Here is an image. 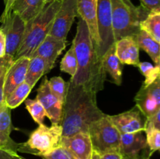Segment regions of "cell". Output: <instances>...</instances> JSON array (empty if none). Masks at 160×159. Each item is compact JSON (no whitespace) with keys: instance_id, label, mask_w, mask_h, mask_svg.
Here are the masks:
<instances>
[{"instance_id":"obj_13","label":"cell","mask_w":160,"mask_h":159,"mask_svg":"<svg viewBox=\"0 0 160 159\" xmlns=\"http://www.w3.org/2000/svg\"><path fill=\"white\" fill-rule=\"evenodd\" d=\"M36 99L41 103L52 125H59L62 115V104L52 94L48 86V80L44 78L37 90Z\"/></svg>"},{"instance_id":"obj_34","label":"cell","mask_w":160,"mask_h":159,"mask_svg":"<svg viewBox=\"0 0 160 159\" xmlns=\"http://www.w3.org/2000/svg\"><path fill=\"white\" fill-rule=\"evenodd\" d=\"M145 125H150L160 129V110L157 111L154 115L150 116L149 118H146Z\"/></svg>"},{"instance_id":"obj_17","label":"cell","mask_w":160,"mask_h":159,"mask_svg":"<svg viewBox=\"0 0 160 159\" xmlns=\"http://www.w3.org/2000/svg\"><path fill=\"white\" fill-rule=\"evenodd\" d=\"M140 48L138 44L136 35L126 36L115 42V52L122 64L138 65Z\"/></svg>"},{"instance_id":"obj_26","label":"cell","mask_w":160,"mask_h":159,"mask_svg":"<svg viewBox=\"0 0 160 159\" xmlns=\"http://www.w3.org/2000/svg\"><path fill=\"white\" fill-rule=\"evenodd\" d=\"M78 70V61L75 53L74 45L72 42L70 48L67 50L60 62V70L73 76Z\"/></svg>"},{"instance_id":"obj_8","label":"cell","mask_w":160,"mask_h":159,"mask_svg":"<svg viewBox=\"0 0 160 159\" xmlns=\"http://www.w3.org/2000/svg\"><path fill=\"white\" fill-rule=\"evenodd\" d=\"M97 24L100 40L98 55L102 59L107 50L116 42L112 26L110 0H97Z\"/></svg>"},{"instance_id":"obj_14","label":"cell","mask_w":160,"mask_h":159,"mask_svg":"<svg viewBox=\"0 0 160 159\" xmlns=\"http://www.w3.org/2000/svg\"><path fill=\"white\" fill-rule=\"evenodd\" d=\"M60 146L74 159H92L93 147L88 132H78L70 137H62Z\"/></svg>"},{"instance_id":"obj_15","label":"cell","mask_w":160,"mask_h":159,"mask_svg":"<svg viewBox=\"0 0 160 159\" xmlns=\"http://www.w3.org/2000/svg\"><path fill=\"white\" fill-rule=\"evenodd\" d=\"M29 61L30 59L28 57L19 58L15 59L6 70L3 84L4 100L10 94L14 89L25 81Z\"/></svg>"},{"instance_id":"obj_41","label":"cell","mask_w":160,"mask_h":159,"mask_svg":"<svg viewBox=\"0 0 160 159\" xmlns=\"http://www.w3.org/2000/svg\"><path fill=\"white\" fill-rule=\"evenodd\" d=\"M92 159H101V155H100V154H98V152H96L95 151H93Z\"/></svg>"},{"instance_id":"obj_35","label":"cell","mask_w":160,"mask_h":159,"mask_svg":"<svg viewBox=\"0 0 160 159\" xmlns=\"http://www.w3.org/2000/svg\"><path fill=\"white\" fill-rule=\"evenodd\" d=\"M152 155V154L150 152L149 149L147 148L135 155H123L122 159H150Z\"/></svg>"},{"instance_id":"obj_11","label":"cell","mask_w":160,"mask_h":159,"mask_svg":"<svg viewBox=\"0 0 160 159\" xmlns=\"http://www.w3.org/2000/svg\"><path fill=\"white\" fill-rule=\"evenodd\" d=\"M67 45V39H59L47 35L33 52L31 57L39 56L45 62V74L49 73L54 67L56 61Z\"/></svg>"},{"instance_id":"obj_39","label":"cell","mask_w":160,"mask_h":159,"mask_svg":"<svg viewBox=\"0 0 160 159\" xmlns=\"http://www.w3.org/2000/svg\"><path fill=\"white\" fill-rule=\"evenodd\" d=\"M16 0H4V2H5V9L4 11H3L1 17H5L6 14L9 13V12L10 11L11 7H12V4L14 3Z\"/></svg>"},{"instance_id":"obj_3","label":"cell","mask_w":160,"mask_h":159,"mask_svg":"<svg viewBox=\"0 0 160 159\" xmlns=\"http://www.w3.org/2000/svg\"><path fill=\"white\" fill-rule=\"evenodd\" d=\"M60 4L59 1L47 3L34 18L27 23L24 36L16 54L15 59L20 57L31 58L37 47L49 34L53 20Z\"/></svg>"},{"instance_id":"obj_23","label":"cell","mask_w":160,"mask_h":159,"mask_svg":"<svg viewBox=\"0 0 160 159\" xmlns=\"http://www.w3.org/2000/svg\"><path fill=\"white\" fill-rule=\"evenodd\" d=\"M45 74V65L43 59L39 56L30 58L29 64L27 70L25 81L31 87H34L38 81Z\"/></svg>"},{"instance_id":"obj_9","label":"cell","mask_w":160,"mask_h":159,"mask_svg":"<svg viewBox=\"0 0 160 159\" xmlns=\"http://www.w3.org/2000/svg\"><path fill=\"white\" fill-rule=\"evenodd\" d=\"M77 17H78L77 0H62L48 34L56 38L67 39Z\"/></svg>"},{"instance_id":"obj_25","label":"cell","mask_w":160,"mask_h":159,"mask_svg":"<svg viewBox=\"0 0 160 159\" xmlns=\"http://www.w3.org/2000/svg\"><path fill=\"white\" fill-rule=\"evenodd\" d=\"M31 90L32 87L26 82H23L17 88L14 89L10 94L4 100L5 104L10 109L18 107L23 103V101L26 100Z\"/></svg>"},{"instance_id":"obj_6","label":"cell","mask_w":160,"mask_h":159,"mask_svg":"<svg viewBox=\"0 0 160 159\" xmlns=\"http://www.w3.org/2000/svg\"><path fill=\"white\" fill-rule=\"evenodd\" d=\"M88 132L93 151L101 154L110 151H120V132L109 118L105 115L89 126Z\"/></svg>"},{"instance_id":"obj_16","label":"cell","mask_w":160,"mask_h":159,"mask_svg":"<svg viewBox=\"0 0 160 159\" xmlns=\"http://www.w3.org/2000/svg\"><path fill=\"white\" fill-rule=\"evenodd\" d=\"M77 9L78 17L85 22L88 27L92 40L98 52L100 40L97 24V0H77Z\"/></svg>"},{"instance_id":"obj_12","label":"cell","mask_w":160,"mask_h":159,"mask_svg":"<svg viewBox=\"0 0 160 159\" xmlns=\"http://www.w3.org/2000/svg\"><path fill=\"white\" fill-rule=\"evenodd\" d=\"M109 117L120 133L145 130L146 118L136 106L127 112Z\"/></svg>"},{"instance_id":"obj_7","label":"cell","mask_w":160,"mask_h":159,"mask_svg":"<svg viewBox=\"0 0 160 159\" xmlns=\"http://www.w3.org/2000/svg\"><path fill=\"white\" fill-rule=\"evenodd\" d=\"M0 22L2 23L0 29L6 37L5 56L14 61L24 36L27 23L12 11L5 17H0Z\"/></svg>"},{"instance_id":"obj_30","label":"cell","mask_w":160,"mask_h":159,"mask_svg":"<svg viewBox=\"0 0 160 159\" xmlns=\"http://www.w3.org/2000/svg\"><path fill=\"white\" fill-rule=\"evenodd\" d=\"M48 86L52 94L63 104L67 94V83L61 76H54L48 80Z\"/></svg>"},{"instance_id":"obj_5","label":"cell","mask_w":160,"mask_h":159,"mask_svg":"<svg viewBox=\"0 0 160 159\" xmlns=\"http://www.w3.org/2000/svg\"><path fill=\"white\" fill-rule=\"evenodd\" d=\"M62 129L60 125L47 126L38 125L37 129L31 132L26 142L18 143L17 152L28 153L42 157L60 146Z\"/></svg>"},{"instance_id":"obj_40","label":"cell","mask_w":160,"mask_h":159,"mask_svg":"<svg viewBox=\"0 0 160 159\" xmlns=\"http://www.w3.org/2000/svg\"><path fill=\"white\" fill-rule=\"evenodd\" d=\"M5 74H6V73L0 76V107H1L2 104L4 101V98H3V84H4Z\"/></svg>"},{"instance_id":"obj_18","label":"cell","mask_w":160,"mask_h":159,"mask_svg":"<svg viewBox=\"0 0 160 159\" xmlns=\"http://www.w3.org/2000/svg\"><path fill=\"white\" fill-rule=\"evenodd\" d=\"M13 129L11 118V109L3 103L0 107V150H9L17 152V145L11 138Z\"/></svg>"},{"instance_id":"obj_10","label":"cell","mask_w":160,"mask_h":159,"mask_svg":"<svg viewBox=\"0 0 160 159\" xmlns=\"http://www.w3.org/2000/svg\"><path fill=\"white\" fill-rule=\"evenodd\" d=\"M134 101L146 118L160 110V78L149 85L142 84L134 97Z\"/></svg>"},{"instance_id":"obj_22","label":"cell","mask_w":160,"mask_h":159,"mask_svg":"<svg viewBox=\"0 0 160 159\" xmlns=\"http://www.w3.org/2000/svg\"><path fill=\"white\" fill-rule=\"evenodd\" d=\"M136 39L139 48L144 50L150 56L156 65H160L159 43L142 30H140L136 35Z\"/></svg>"},{"instance_id":"obj_29","label":"cell","mask_w":160,"mask_h":159,"mask_svg":"<svg viewBox=\"0 0 160 159\" xmlns=\"http://www.w3.org/2000/svg\"><path fill=\"white\" fill-rule=\"evenodd\" d=\"M144 132L148 149L153 154L160 148V129L150 125H145Z\"/></svg>"},{"instance_id":"obj_4","label":"cell","mask_w":160,"mask_h":159,"mask_svg":"<svg viewBox=\"0 0 160 159\" xmlns=\"http://www.w3.org/2000/svg\"><path fill=\"white\" fill-rule=\"evenodd\" d=\"M112 26L117 41L126 36L137 35L140 23L149 11L143 6H135L131 0H110Z\"/></svg>"},{"instance_id":"obj_28","label":"cell","mask_w":160,"mask_h":159,"mask_svg":"<svg viewBox=\"0 0 160 159\" xmlns=\"http://www.w3.org/2000/svg\"><path fill=\"white\" fill-rule=\"evenodd\" d=\"M139 70L145 76L144 85H149L160 78V65H153L148 62H140L137 65Z\"/></svg>"},{"instance_id":"obj_2","label":"cell","mask_w":160,"mask_h":159,"mask_svg":"<svg viewBox=\"0 0 160 159\" xmlns=\"http://www.w3.org/2000/svg\"><path fill=\"white\" fill-rule=\"evenodd\" d=\"M78 61V70L70 82L98 94L104 88L106 79L102 63L85 22L80 18L73 41Z\"/></svg>"},{"instance_id":"obj_36","label":"cell","mask_w":160,"mask_h":159,"mask_svg":"<svg viewBox=\"0 0 160 159\" xmlns=\"http://www.w3.org/2000/svg\"><path fill=\"white\" fill-rule=\"evenodd\" d=\"M13 62V60L9 59L6 56H4L3 58L0 59V76L6 73V70H8V68L10 66L11 64Z\"/></svg>"},{"instance_id":"obj_38","label":"cell","mask_w":160,"mask_h":159,"mask_svg":"<svg viewBox=\"0 0 160 159\" xmlns=\"http://www.w3.org/2000/svg\"><path fill=\"white\" fill-rule=\"evenodd\" d=\"M6 55V37L4 34L0 29V59Z\"/></svg>"},{"instance_id":"obj_37","label":"cell","mask_w":160,"mask_h":159,"mask_svg":"<svg viewBox=\"0 0 160 159\" xmlns=\"http://www.w3.org/2000/svg\"><path fill=\"white\" fill-rule=\"evenodd\" d=\"M123 156L119 151H110L101 154V159H122Z\"/></svg>"},{"instance_id":"obj_32","label":"cell","mask_w":160,"mask_h":159,"mask_svg":"<svg viewBox=\"0 0 160 159\" xmlns=\"http://www.w3.org/2000/svg\"><path fill=\"white\" fill-rule=\"evenodd\" d=\"M141 6L148 11H160V0H140Z\"/></svg>"},{"instance_id":"obj_33","label":"cell","mask_w":160,"mask_h":159,"mask_svg":"<svg viewBox=\"0 0 160 159\" xmlns=\"http://www.w3.org/2000/svg\"><path fill=\"white\" fill-rule=\"evenodd\" d=\"M0 159H23L17 152L9 150H0Z\"/></svg>"},{"instance_id":"obj_27","label":"cell","mask_w":160,"mask_h":159,"mask_svg":"<svg viewBox=\"0 0 160 159\" xmlns=\"http://www.w3.org/2000/svg\"><path fill=\"white\" fill-rule=\"evenodd\" d=\"M25 106L27 110L32 117L33 120L38 125L44 124V120L47 117L46 112L43 106L37 99H26Z\"/></svg>"},{"instance_id":"obj_1","label":"cell","mask_w":160,"mask_h":159,"mask_svg":"<svg viewBox=\"0 0 160 159\" xmlns=\"http://www.w3.org/2000/svg\"><path fill=\"white\" fill-rule=\"evenodd\" d=\"M96 95L82 86L67 82L59 123L62 129V137L88 132L89 126L93 122L106 115L97 104Z\"/></svg>"},{"instance_id":"obj_21","label":"cell","mask_w":160,"mask_h":159,"mask_svg":"<svg viewBox=\"0 0 160 159\" xmlns=\"http://www.w3.org/2000/svg\"><path fill=\"white\" fill-rule=\"evenodd\" d=\"M102 63L105 73L111 76L112 82L118 86L121 85L123 64L116 55L115 44H113L102 56Z\"/></svg>"},{"instance_id":"obj_20","label":"cell","mask_w":160,"mask_h":159,"mask_svg":"<svg viewBox=\"0 0 160 159\" xmlns=\"http://www.w3.org/2000/svg\"><path fill=\"white\" fill-rule=\"evenodd\" d=\"M45 5V0H16L10 11L28 23L44 9Z\"/></svg>"},{"instance_id":"obj_42","label":"cell","mask_w":160,"mask_h":159,"mask_svg":"<svg viewBox=\"0 0 160 159\" xmlns=\"http://www.w3.org/2000/svg\"><path fill=\"white\" fill-rule=\"evenodd\" d=\"M45 2H46V4L47 3H49V2H53V1H59V2H61L62 1V0H45Z\"/></svg>"},{"instance_id":"obj_43","label":"cell","mask_w":160,"mask_h":159,"mask_svg":"<svg viewBox=\"0 0 160 159\" xmlns=\"http://www.w3.org/2000/svg\"><path fill=\"white\" fill-rule=\"evenodd\" d=\"M23 159H25V158H23Z\"/></svg>"},{"instance_id":"obj_31","label":"cell","mask_w":160,"mask_h":159,"mask_svg":"<svg viewBox=\"0 0 160 159\" xmlns=\"http://www.w3.org/2000/svg\"><path fill=\"white\" fill-rule=\"evenodd\" d=\"M41 157L42 159H74L73 156L62 146H59L49 154Z\"/></svg>"},{"instance_id":"obj_24","label":"cell","mask_w":160,"mask_h":159,"mask_svg":"<svg viewBox=\"0 0 160 159\" xmlns=\"http://www.w3.org/2000/svg\"><path fill=\"white\" fill-rule=\"evenodd\" d=\"M140 30L160 43V11L148 12L147 17L141 22Z\"/></svg>"},{"instance_id":"obj_19","label":"cell","mask_w":160,"mask_h":159,"mask_svg":"<svg viewBox=\"0 0 160 159\" xmlns=\"http://www.w3.org/2000/svg\"><path fill=\"white\" fill-rule=\"evenodd\" d=\"M144 131L120 134V152L123 155H135L147 149Z\"/></svg>"}]
</instances>
